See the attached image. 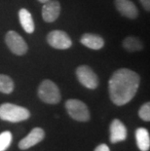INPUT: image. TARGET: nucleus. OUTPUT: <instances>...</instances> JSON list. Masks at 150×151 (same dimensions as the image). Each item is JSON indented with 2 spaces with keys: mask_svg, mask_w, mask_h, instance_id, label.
Returning a JSON list of instances; mask_svg holds the SVG:
<instances>
[{
  "mask_svg": "<svg viewBox=\"0 0 150 151\" xmlns=\"http://www.w3.org/2000/svg\"><path fill=\"white\" fill-rule=\"evenodd\" d=\"M139 86V76L136 72L128 68L116 70L108 83L110 99L116 105H124L130 102L136 96Z\"/></svg>",
  "mask_w": 150,
  "mask_h": 151,
  "instance_id": "1",
  "label": "nucleus"
},
{
  "mask_svg": "<svg viewBox=\"0 0 150 151\" xmlns=\"http://www.w3.org/2000/svg\"><path fill=\"white\" fill-rule=\"evenodd\" d=\"M30 117V112L28 109L23 106L13 104H3L0 105V119L4 121L18 123L27 120Z\"/></svg>",
  "mask_w": 150,
  "mask_h": 151,
  "instance_id": "2",
  "label": "nucleus"
},
{
  "mask_svg": "<svg viewBox=\"0 0 150 151\" xmlns=\"http://www.w3.org/2000/svg\"><path fill=\"white\" fill-rule=\"evenodd\" d=\"M38 97L42 101L49 104H57L60 101L62 96L59 87L51 80H44L38 88Z\"/></svg>",
  "mask_w": 150,
  "mask_h": 151,
  "instance_id": "3",
  "label": "nucleus"
},
{
  "mask_svg": "<svg viewBox=\"0 0 150 151\" xmlns=\"http://www.w3.org/2000/svg\"><path fill=\"white\" fill-rule=\"evenodd\" d=\"M66 111L70 117L79 122L90 120V111L88 106L79 99H68L65 102Z\"/></svg>",
  "mask_w": 150,
  "mask_h": 151,
  "instance_id": "4",
  "label": "nucleus"
},
{
  "mask_svg": "<svg viewBox=\"0 0 150 151\" xmlns=\"http://www.w3.org/2000/svg\"><path fill=\"white\" fill-rule=\"evenodd\" d=\"M5 42L11 52L17 56H23L28 50L27 44L24 38L14 30L8 31L5 36Z\"/></svg>",
  "mask_w": 150,
  "mask_h": 151,
  "instance_id": "5",
  "label": "nucleus"
},
{
  "mask_svg": "<svg viewBox=\"0 0 150 151\" xmlns=\"http://www.w3.org/2000/svg\"><path fill=\"white\" fill-rule=\"evenodd\" d=\"M76 76L78 81L88 89L94 90L98 86V78L90 66L80 65L76 68Z\"/></svg>",
  "mask_w": 150,
  "mask_h": 151,
  "instance_id": "6",
  "label": "nucleus"
},
{
  "mask_svg": "<svg viewBox=\"0 0 150 151\" xmlns=\"http://www.w3.org/2000/svg\"><path fill=\"white\" fill-rule=\"evenodd\" d=\"M47 42L55 49L65 50L71 47L72 41L68 34L62 30H53L47 35Z\"/></svg>",
  "mask_w": 150,
  "mask_h": 151,
  "instance_id": "7",
  "label": "nucleus"
},
{
  "mask_svg": "<svg viewBox=\"0 0 150 151\" xmlns=\"http://www.w3.org/2000/svg\"><path fill=\"white\" fill-rule=\"evenodd\" d=\"M44 137H45L44 130L41 128H34L27 137L19 142V147L21 149H28L29 147H32L35 144L39 143Z\"/></svg>",
  "mask_w": 150,
  "mask_h": 151,
  "instance_id": "8",
  "label": "nucleus"
},
{
  "mask_svg": "<svg viewBox=\"0 0 150 151\" xmlns=\"http://www.w3.org/2000/svg\"><path fill=\"white\" fill-rule=\"evenodd\" d=\"M60 14V4L56 0H50L44 3L42 8V18L46 22H53Z\"/></svg>",
  "mask_w": 150,
  "mask_h": 151,
  "instance_id": "9",
  "label": "nucleus"
},
{
  "mask_svg": "<svg viewBox=\"0 0 150 151\" xmlns=\"http://www.w3.org/2000/svg\"><path fill=\"white\" fill-rule=\"evenodd\" d=\"M127 139V129L119 119H114L110 124V141L117 143Z\"/></svg>",
  "mask_w": 150,
  "mask_h": 151,
  "instance_id": "10",
  "label": "nucleus"
},
{
  "mask_svg": "<svg viewBox=\"0 0 150 151\" xmlns=\"http://www.w3.org/2000/svg\"><path fill=\"white\" fill-rule=\"evenodd\" d=\"M115 6L121 15L129 19H136L139 16L136 6L131 0H115Z\"/></svg>",
  "mask_w": 150,
  "mask_h": 151,
  "instance_id": "11",
  "label": "nucleus"
},
{
  "mask_svg": "<svg viewBox=\"0 0 150 151\" xmlns=\"http://www.w3.org/2000/svg\"><path fill=\"white\" fill-rule=\"evenodd\" d=\"M80 41L84 46L93 50H100L104 46V40L103 37L93 33H86L82 35Z\"/></svg>",
  "mask_w": 150,
  "mask_h": 151,
  "instance_id": "12",
  "label": "nucleus"
},
{
  "mask_svg": "<svg viewBox=\"0 0 150 151\" xmlns=\"http://www.w3.org/2000/svg\"><path fill=\"white\" fill-rule=\"evenodd\" d=\"M19 19H20L21 25L23 27L25 32L27 33H33L35 25L34 22L32 19V16L29 13V11H27V9H21L19 11Z\"/></svg>",
  "mask_w": 150,
  "mask_h": 151,
  "instance_id": "13",
  "label": "nucleus"
},
{
  "mask_svg": "<svg viewBox=\"0 0 150 151\" xmlns=\"http://www.w3.org/2000/svg\"><path fill=\"white\" fill-rule=\"evenodd\" d=\"M136 139L140 151H148L150 147V137L148 131L144 128H139L136 131Z\"/></svg>",
  "mask_w": 150,
  "mask_h": 151,
  "instance_id": "14",
  "label": "nucleus"
},
{
  "mask_svg": "<svg viewBox=\"0 0 150 151\" xmlns=\"http://www.w3.org/2000/svg\"><path fill=\"white\" fill-rule=\"evenodd\" d=\"M123 47L129 52H136V51L142 50L143 44L139 38L129 36L125 38V40L123 41Z\"/></svg>",
  "mask_w": 150,
  "mask_h": 151,
  "instance_id": "15",
  "label": "nucleus"
},
{
  "mask_svg": "<svg viewBox=\"0 0 150 151\" xmlns=\"http://www.w3.org/2000/svg\"><path fill=\"white\" fill-rule=\"evenodd\" d=\"M14 82L8 75L0 74V93L11 94L14 91Z\"/></svg>",
  "mask_w": 150,
  "mask_h": 151,
  "instance_id": "16",
  "label": "nucleus"
},
{
  "mask_svg": "<svg viewBox=\"0 0 150 151\" xmlns=\"http://www.w3.org/2000/svg\"><path fill=\"white\" fill-rule=\"evenodd\" d=\"M12 142V134L9 131L0 134V151H5Z\"/></svg>",
  "mask_w": 150,
  "mask_h": 151,
  "instance_id": "17",
  "label": "nucleus"
},
{
  "mask_svg": "<svg viewBox=\"0 0 150 151\" xmlns=\"http://www.w3.org/2000/svg\"><path fill=\"white\" fill-rule=\"evenodd\" d=\"M139 115L143 121H147V122L150 121V104L149 102H146V104L141 105V107L139 108Z\"/></svg>",
  "mask_w": 150,
  "mask_h": 151,
  "instance_id": "18",
  "label": "nucleus"
},
{
  "mask_svg": "<svg viewBox=\"0 0 150 151\" xmlns=\"http://www.w3.org/2000/svg\"><path fill=\"white\" fill-rule=\"evenodd\" d=\"M141 5L143 6V8L145 9L146 11L150 10V0H139Z\"/></svg>",
  "mask_w": 150,
  "mask_h": 151,
  "instance_id": "19",
  "label": "nucleus"
},
{
  "mask_svg": "<svg viewBox=\"0 0 150 151\" xmlns=\"http://www.w3.org/2000/svg\"><path fill=\"white\" fill-rule=\"evenodd\" d=\"M95 151H110V150H109V147H108L106 144L103 143V144H100V145L95 149Z\"/></svg>",
  "mask_w": 150,
  "mask_h": 151,
  "instance_id": "20",
  "label": "nucleus"
},
{
  "mask_svg": "<svg viewBox=\"0 0 150 151\" xmlns=\"http://www.w3.org/2000/svg\"><path fill=\"white\" fill-rule=\"evenodd\" d=\"M39 2H41V3H46V2H48V1H50V0H38Z\"/></svg>",
  "mask_w": 150,
  "mask_h": 151,
  "instance_id": "21",
  "label": "nucleus"
}]
</instances>
